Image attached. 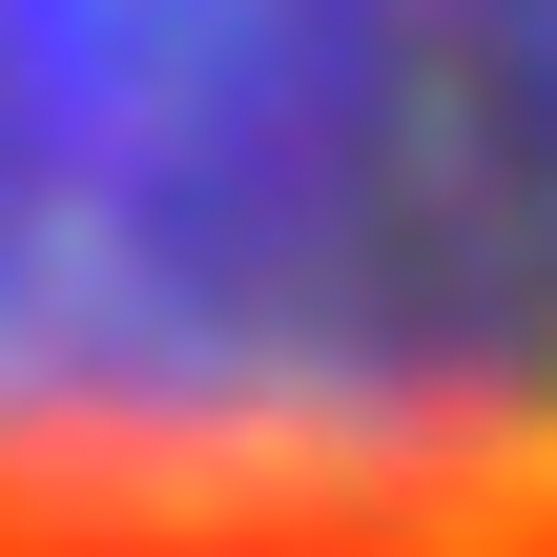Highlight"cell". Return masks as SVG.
<instances>
[{
	"instance_id": "cell-2",
	"label": "cell",
	"mask_w": 557,
	"mask_h": 557,
	"mask_svg": "<svg viewBox=\"0 0 557 557\" xmlns=\"http://www.w3.org/2000/svg\"><path fill=\"white\" fill-rule=\"evenodd\" d=\"M124 557H557V475H537V496H434V517H289V537H124Z\"/></svg>"
},
{
	"instance_id": "cell-1",
	"label": "cell",
	"mask_w": 557,
	"mask_h": 557,
	"mask_svg": "<svg viewBox=\"0 0 557 557\" xmlns=\"http://www.w3.org/2000/svg\"><path fill=\"white\" fill-rule=\"evenodd\" d=\"M537 475L557 0H0V557Z\"/></svg>"
}]
</instances>
